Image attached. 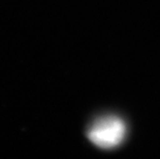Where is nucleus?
Returning <instances> with one entry per match:
<instances>
[{
  "label": "nucleus",
  "instance_id": "obj_1",
  "mask_svg": "<svg viewBox=\"0 0 160 159\" xmlns=\"http://www.w3.org/2000/svg\"><path fill=\"white\" fill-rule=\"evenodd\" d=\"M87 137L100 149L111 150L120 146L126 137L124 121L116 116H104L94 120L88 128Z\"/></svg>",
  "mask_w": 160,
  "mask_h": 159
}]
</instances>
